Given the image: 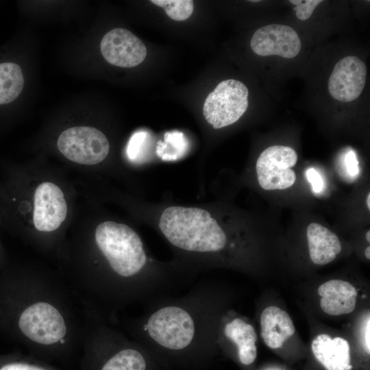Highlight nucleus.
Wrapping results in <instances>:
<instances>
[{"instance_id":"obj_22","label":"nucleus","mask_w":370,"mask_h":370,"mask_svg":"<svg viewBox=\"0 0 370 370\" xmlns=\"http://www.w3.org/2000/svg\"><path fill=\"white\" fill-rule=\"evenodd\" d=\"M147 137L148 134L144 131L137 132L132 136L128 142L126 151L127 157L130 160L139 162L144 158V149Z\"/></svg>"},{"instance_id":"obj_14","label":"nucleus","mask_w":370,"mask_h":370,"mask_svg":"<svg viewBox=\"0 0 370 370\" xmlns=\"http://www.w3.org/2000/svg\"><path fill=\"white\" fill-rule=\"evenodd\" d=\"M261 336L271 349L281 347L295 332V325L288 314L277 306H269L260 316Z\"/></svg>"},{"instance_id":"obj_1","label":"nucleus","mask_w":370,"mask_h":370,"mask_svg":"<svg viewBox=\"0 0 370 370\" xmlns=\"http://www.w3.org/2000/svg\"><path fill=\"white\" fill-rule=\"evenodd\" d=\"M159 227L174 246L195 252H215L224 248L227 238L218 222L206 210L171 206L162 213Z\"/></svg>"},{"instance_id":"obj_9","label":"nucleus","mask_w":370,"mask_h":370,"mask_svg":"<svg viewBox=\"0 0 370 370\" xmlns=\"http://www.w3.org/2000/svg\"><path fill=\"white\" fill-rule=\"evenodd\" d=\"M33 221L40 232L57 230L65 220L67 204L64 193L56 184L45 182L36 188L34 197Z\"/></svg>"},{"instance_id":"obj_11","label":"nucleus","mask_w":370,"mask_h":370,"mask_svg":"<svg viewBox=\"0 0 370 370\" xmlns=\"http://www.w3.org/2000/svg\"><path fill=\"white\" fill-rule=\"evenodd\" d=\"M367 67L356 56H347L340 60L328 80L331 96L340 101L349 102L362 93L366 83Z\"/></svg>"},{"instance_id":"obj_19","label":"nucleus","mask_w":370,"mask_h":370,"mask_svg":"<svg viewBox=\"0 0 370 370\" xmlns=\"http://www.w3.org/2000/svg\"><path fill=\"white\" fill-rule=\"evenodd\" d=\"M0 370H60L38 358L19 354L0 355Z\"/></svg>"},{"instance_id":"obj_3","label":"nucleus","mask_w":370,"mask_h":370,"mask_svg":"<svg viewBox=\"0 0 370 370\" xmlns=\"http://www.w3.org/2000/svg\"><path fill=\"white\" fill-rule=\"evenodd\" d=\"M95 238L112 271L129 278L138 274L147 262L141 238L125 224L104 221L97 225Z\"/></svg>"},{"instance_id":"obj_29","label":"nucleus","mask_w":370,"mask_h":370,"mask_svg":"<svg viewBox=\"0 0 370 370\" xmlns=\"http://www.w3.org/2000/svg\"><path fill=\"white\" fill-rule=\"evenodd\" d=\"M366 239L369 243L370 242V230H368L366 234Z\"/></svg>"},{"instance_id":"obj_15","label":"nucleus","mask_w":370,"mask_h":370,"mask_svg":"<svg viewBox=\"0 0 370 370\" xmlns=\"http://www.w3.org/2000/svg\"><path fill=\"white\" fill-rule=\"evenodd\" d=\"M306 236L310 258L315 264H328L341 251L342 246L337 235L319 223H310Z\"/></svg>"},{"instance_id":"obj_7","label":"nucleus","mask_w":370,"mask_h":370,"mask_svg":"<svg viewBox=\"0 0 370 370\" xmlns=\"http://www.w3.org/2000/svg\"><path fill=\"white\" fill-rule=\"evenodd\" d=\"M297 162V154L291 147L273 145L265 149L256 161L260 186L264 190H284L292 186L296 175L291 169Z\"/></svg>"},{"instance_id":"obj_5","label":"nucleus","mask_w":370,"mask_h":370,"mask_svg":"<svg viewBox=\"0 0 370 370\" xmlns=\"http://www.w3.org/2000/svg\"><path fill=\"white\" fill-rule=\"evenodd\" d=\"M147 330L151 338L161 346L180 350L192 342L195 328L186 310L171 306L156 311L147 321Z\"/></svg>"},{"instance_id":"obj_4","label":"nucleus","mask_w":370,"mask_h":370,"mask_svg":"<svg viewBox=\"0 0 370 370\" xmlns=\"http://www.w3.org/2000/svg\"><path fill=\"white\" fill-rule=\"evenodd\" d=\"M249 90L241 82L230 79L221 82L206 97L203 114L214 129L236 122L248 107Z\"/></svg>"},{"instance_id":"obj_13","label":"nucleus","mask_w":370,"mask_h":370,"mask_svg":"<svg viewBox=\"0 0 370 370\" xmlns=\"http://www.w3.org/2000/svg\"><path fill=\"white\" fill-rule=\"evenodd\" d=\"M316 359L327 370H351L350 347L341 337L331 338L328 334L317 335L311 344Z\"/></svg>"},{"instance_id":"obj_8","label":"nucleus","mask_w":370,"mask_h":370,"mask_svg":"<svg viewBox=\"0 0 370 370\" xmlns=\"http://www.w3.org/2000/svg\"><path fill=\"white\" fill-rule=\"evenodd\" d=\"M101 52L110 64L124 68L134 67L143 62L147 56L144 43L126 29L115 28L105 34Z\"/></svg>"},{"instance_id":"obj_25","label":"nucleus","mask_w":370,"mask_h":370,"mask_svg":"<svg viewBox=\"0 0 370 370\" xmlns=\"http://www.w3.org/2000/svg\"><path fill=\"white\" fill-rule=\"evenodd\" d=\"M345 162L348 174L352 176L356 175L358 173V162L353 151L347 152L345 156Z\"/></svg>"},{"instance_id":"obj_20","label":"nucleus","mask_w":370,"mask_h":370,"mask_svg":"<svg viewBox=\"0 0 370 370\" xmlns=\"http://www.w3.org/2000/svg\"><path fill=\"white\" fill-rule=\"evenodd\" d=\"M186 147V141L182 133L167 132L164 134V143L160 142L157 146V153L162 160H174L184 154Z\"/></svg>"},{"instance_id":"obj_28","label":"nucleus","mask_w":370,"mask_h":370,"mask_svg":"<svg viewBox=\"0 0 370 370\" xmlns=\"http://www.w3.org/2000/svg\"><path fill=\"white\" fill-rule=\"evenodd\" d=\"M367 206L369 210H370V193H369L367 197Z\"/></svg>"},{"instance_id":"obj_27","label":"nucleus","mask_w":370,"mask_h":370,"mask_svg":"<svg viewBox=\"0 0 370 370\" xmlns=\"http://www.w3.org/2000/svg\"><path fill=\"white\" fill-rule=\"evenodd\" d=\"M365 254L366 258L369 260L370 259V247L369 246H368L365 249Z\"/></svg>"},{"instance_id":"obj_6","label":"nucleus","mask_w":370,"mask_h":370,"mask_svg":"<svg viewBox=\"0 0 370 370\" xmlns=\"http://www.w3.org/2000/svg\"><path fill=\"white\" fill-rule=\"evenodd\" d=\"M57 146L67 159L85 165L102 162L110 149L105 134L89 126H75L65 130L59 136Z\"/></svg>"},{"instance_id":"obj_18","label":"nucleus","mask_w":370,"mask_h":370,"mask_svg":"<svg viewBox=\"0 0 370 370\" xmlns=\"http://www.w3.org/2000/svg\"><path fill=\"white\" fill-rule=\"evenodd\" d=\"M24 77L21 66L14 62H0V105L14 101L24 86Z\"/></svg>"},{"instance_id":"obj_16","label":"nucleus","mask_w":370,"mask_h":370,"mask_svg":"<svg viewBox=\"0 0 370 370\" xmlns=\"http://www.w3.org/2000/svg\"><path fill=\"white\" fill-rule=\"evenodd\" d=\"M143 354L133 348H124L106 359L85 352L81 370H145Z\"/></svg>"},{"instance_id":"obj_23","label":"nucleus","mask_w":370,"mask_h":370,"mask_svg":"<svg viewBox=\"0 0 370 370\" xmlns=\"http://www.w3.org/2000/svg\"><path fill=\"white\" fill-rule=\"evenodd\" d=\"M292 4L295 5L294 10L296 16L301 21L307 20L312 14L316 7L322 2L321 0H291Z\"/></svg>"},{"instance_id":"obj_10","label":"nucleus","mask_w":370,"mask_h":370,"mask_svg":"<svg viewBox=\"0 0 370 370\" xmlns=\"http://www.w3.org/2000/svg\"><path fill=\"white\" fill-rule=\"evenodd\" d=\"M251 48L258 56L295 58L300 51L301 41L290 26L271 24L257 29L250 41Z\"/></svg>"},{"instance_id":"obj_26","label":"nucleus","mask_w":370,"mask_h":370,"mask_svg":"<svg viewBox=\"0 0 370 370\" xmlns=\"http://www.w3.org/2000/svg\"><path fill=\"white\" fill-rule=\"evenodd\" d=\"M369 325H370V323H369V318H368V320H367V326H366V329H365V350L367 352V353L368 354H369V352H370V344H369V330H370V327H369Z\"/></svg>"},{"instance_id":"obj_12","label":"nucleus","mask_w":370,"mask_h":370,"mask_svg":"<svg viewBox=\"0 0 370 370\" xmlns=\"http://www.w3.org/2000/svg\"><path fill=\"white\" fill-rule=\"evenodd\" d=\"M320 306L328 314L339 316L353 312L356 305L358 292L349 282L330 280L318 288Z\"/></svg>"},{"instance_id":"obj_17","label":"nucleus","mask_w":370,"mask_h":370,"mask_svg":"<svg viewBox=\"0 0 370 370\" xmlns=\"http://www.w3.org/2000/svg\"><path fill=\"white\" fill-rule=\"evenodd\" d=\"M224 333L237 345L241 363L249 365L254 362L257 356V334L254 327L243 319L236 318L225 325Z\"/></svg>"},{"instance_id":"obj_24","label":"nucleus","mask_w":370,"mask_h":370,"mask_svg":"<svg viewBox=\"0 0 370 370\" xmlns=\"http://www.w3.org/2000/svg\"><path fill=\"white\" fill-rule=\"evenodd\" d=\"M306 177L315 193H320L323 189V180L321 175L314 169H308L306 171Z\"/></svg>"},{"instance_id":"obj_2","label":"nucleus","mask_w":370,"mask_h":370,"mask_svg":"<svg viewBox=\"0 0 370 370\" xmlns=\"http://www.w3.org/2000/svg\"><path fill=\"white\" fill-rule=\"evenodd\" d=\"M17 331L42 358L62 355L66 348L69 324L62 311L52 301L38 299L26 301L16 310Z\"/></svg>"},{"instance_id":"obj_21","label":"nucleus","mask_w":370,"mask_h":370,"mask_svg":"<svg viewBox=\"0 0 370 370\" xmlns=\"http://www.w3.org/2000/svg\"><path fill=\"white\" fill-rule=\"evenodd\" d=\"M152 3L162 8L171 19L177 21L188 18L194 10L192 0H151Z\"/></svg>"}]
</instances>
